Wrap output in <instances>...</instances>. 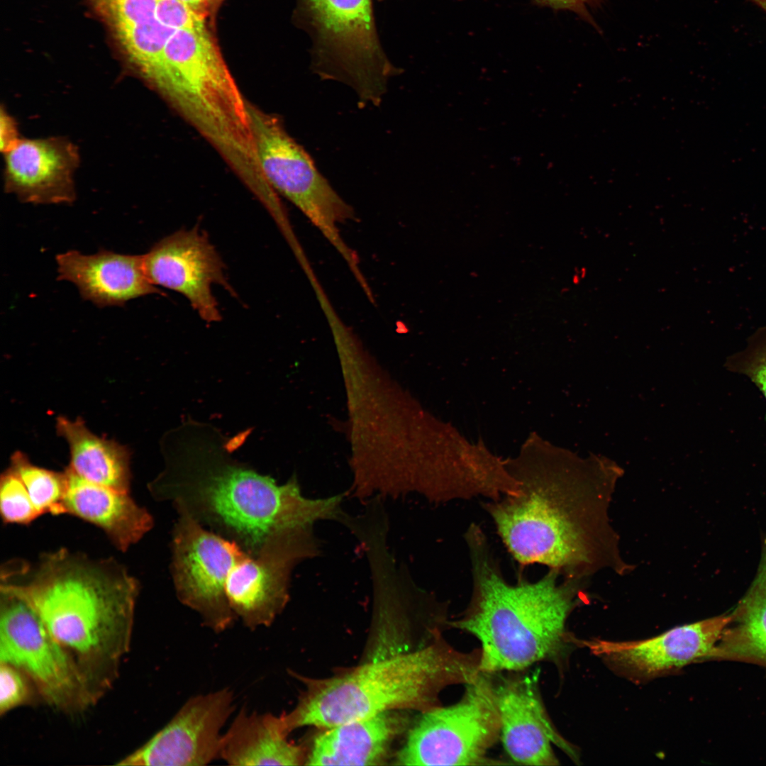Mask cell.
Here are the masks:
<instances>
[{"instance_id": "1", "label": "cell", "mask_w": 766, "mask_h": 766, "mask_svg": "<svg viewBox=\"0 0 766 766\" xmlns=\"http://www.w3.org/2000/svg\"><path fill=\"white\" fill-rule=\"evenodd\" d=\"M504 462L519 493L482 505L521 566L541 565L586 581L601 571L633 570L609 516L618 467L578 459L535 431Z\"/></svg>"}, {"instance_id": "2", "label": "cell", "mask_w": 766, "mask_h": 766, "mask_svg": "<svg viewBox=\"0 0 766 766\" xmlns=\"http://www.w3.org/2000/svg\"><path fill=\"white\" fill-rule=\"evenodd\" d=\"M245 434L233 438L211 424L182 420L160 440L165 465L148 485L151 495L250 555L287 531L340 521L343 494L308 498L296 477L278 484L234 458Z\"/></svg>"}, {"instance_id": "3", "label": "cell", "mask_w": 766, "mask_h": 766, "mask_svg": "<svg viewBox=\"0 0 766 766\" xmlns=\"http://www.w3.org/2000/svg\"><path fill=\"white\" fill-rule=\"evenodd\" d=\"M0 584L37 614L100 694L130 645L138 580L114 559L61 548L8 562Z\"/></svg>"}, {"instance_id": "4", "label": "cell", "mask_w": 766, "mask_h": 766, "mask_svg": "<svg viewBox=\"0 0 766 766\" xmlns=\"http://www.w3.org/2000/svg\"><path fill=\"white\" fill-rule=\"evenodd\" d=\"M464 539L471 594L465 609L451 616L450 629L478 640L482 672L523 671L547 662L562 675L572 653L580 648L567 622L584 601L587 581L565 578L548 569L535 580L510 582L479 525L472 523Z\"/></svg>"}, {"instance_id": "5", "label": "cell", "mask_w": 766, "mask_h": 766, "mask_svg": "<svg viewBox=\"0 0 766 766\" xmlns=\"http://www.w3.org/2000/svg\"><path fill=\"white\" fill-rule=\"evenodd\" d=\"M481 650H458L444 636L408 652L370 662L343 674L307 680L296 706L282 714L291 732L324 729L396 709L423 713L442 705L440 694L480 673Z\"/></svg>"}, {"instance_id": "6", "label": "cell", "mask_w": 766, "mask_h": 766, "mask_svg": "<svg viewBox=\"0 0 766 766\" xmlns=\"http://www.w3.org/2000/svg\"><path fill=\"white\" fill-rule=\"evenodd\" d=\"M156 89L245 179L260 174L248 102L206 27L172 33Z\"/></svg>"}, {"instance_id": "7", "label": "cell", "mask_w": 766, "mask_h": 766, "mask_svg": "<svg viewBox=\"0 0 766 766\" xmlns=\"http://www.w3.org/2000/svg\"><path fill=\"white\" fill-rule=\"evenodd\" d=\"M297 1L311 40L313 72L350 86L364 104H379L398 69L380 42L374 0Z\"/></svg>"}, {"instance_id": "8", "label": "cell", "mask_w": 766, "mask_h": 766, "mask_svg": "<svg viewBox=\"0 0 766 766\" xmlns=\"http://www.w3.org/2000/svg\"><path fill=\"white\" fill-rule=\"evenodd\" d=\"M255 150L262 172L274 189L294 204L323 233L354 274L358 258L338 226L355 217L353 208L316 169L308 152L287 132L282 120L248 102Z\"/></svg>"}, {"instance_id": "9", "label": "cell", "mask_w": 766, "mask_h": 766, "mask_svg": "<svg viewBox=\"0 0 766 766\" xmlns=\"http://www.w3.org/2000/svg\"><path fill=\"white\" fill-rule=\"evenodd\" d=\"M501 721L491 674L480 672L460 699L420 713L397 753L404 765L503 764L489 757L500 740Z\"/></svg>"}, {"instance_id": "10", "label": "cell", "mask_w": 766, "mask_h": 766, "mask_svg": "<svg viewBox=\"0 0 766 766\" xmlns=\"http://www.w3.org/2000/svg\"><path fill=\"white\" fill-rule=\"evenodd\" d=\"M0 662L23 672L48 704L81 709L98 696L74 657L23 600L1 592Z\"/></svg>"}, {"instance_id": "11", "label": "cell", "mask_w": 766, "mask_h": 766, "mask_svg": "<svg viewBox=\"0 0 766 766\" xmlns=\"http://www.w3.org/2000/svg\"><path fill=\"white\" fill-rule=\"evenodd\" d=\"M177 514L171 543V572L177 596L200 615L204 626L221 632L237 618L226 594L229 573L248 553L189 515Z\"/></svg>"}, {"instance_id": "12", "label": "cell", "mask_w": 766, "mask_h": 766, "mask_svg": "<svg viewBox=\"0 0 766 766\" xmlns=\"http://www.w3.org/2000/svg\"><path fill=\"white\" fill-rule=\"evenodd\" d=\"M320 552L313 526H307L272 538L255 555L247 554L231 569L226 585L235 616L251 629L271 625L289 601L293 570Z\"/></svg>"}, {"instance_id": "13", "label": "cell", "mask_w": 766, "mask_h": 766, "mask_svg": "<svg viewBox=\"0 0 766 766\" xmlns=\"http://www.w3.org/2000/svg\"><path fill=\"white\" fill-rule=\"evenodd\" d=\"M731 620V613L677 626L646 639L615 641L579 640L617 675L635 684L675 675L684 667L711 661L714 649Z\"/></svg>"}, {"instance_id": "14", "label": "cell", "mask_w": 766, "mask_h": 766, "mask_svg": "<svg viewBox=\"0 0 766 766\" xmlns=\"http://www.w3.org/2000/svg\"><path fill=\"white\" fill-rule=\"evenodd\" d=\"M491 674L501 721L500 740L515 763L530 766L559 765L553 746L575 764L580 753L553 723L545 708L539 671L526 670Z\"/></svg>"}, {"instance_id": "15", "label": "cell", "mask_w": 766, "mask_h": 766, "mask_svg": "<svg viewBox=\"0 0 766 766\" xmlns=\"http://www.w3.org/2000/svg\"><path fill=\"white\" fill-rule=\"evenodd\" d=\"M228 688L193 696L120 765L201 766L219 757L221 729L234 710Z\"/></svg>"}, {"instance_id": "16", "label": "cell", "mask_w": 766, "mask_h": 766, "mask_svg": "<svg viewBox=\"0 0 766 766\" xmlns=\"http://www.w3.org/2000/svg\"><path fill=\"white\" fill-rule=\"evenodd\" d=\"M143 260L152 284L185 296L204 321L221 320L212 287L218 284L231 294L234 292L219 255L197 227L161 239L143 255Z\"/></svg>"}, {"instance_id": "17", "label": "cell", "mask_w": 766, "mask_h": 766, "mask_svg": "<svg viewBox=\"0 0 766 766\" xmlns=\"http://www.w3.org/2000/svg\"><path fill=\"white\" fill-rule=\"evenodd\" d=\"M4 155V189L24 203L71 204L77 148L67 138H21Z\"/></svg>"}, {"instance_id": "18", "label": "cell", "mask_w": 766, "mask_h": 766, "mask_svg": "<svg viewBox=\"0 0 766 766\" xmlns=\"http://www.w3.org/2000/svg\"><path fill=\"white\" fill-rule=\"evenodd\" d=\"M58 280L74 284L81 296L100 308L160 292L146 275L143 255L100 250L93 255L69 250L56 256Z\"/></svg>"}, {"instance_id": "19", "label": "cell", "mask_w": 766, "mask_h": 766, "mask_svg": "<svg viewBox=\"0 0 766 766\" xmlns=\"http://www.w3.org/2000/svg\"><path fill=\"white\" fill-rule=\"evenodd\" d=\"M65 514L101 528L118 550L126 552L153 527L152 516L130 492L89 482L66 469Z\"/></svg>"}, {"instance_id": "20", "label": "cell", "mask_w": 766, "mask_h": 766, "mask_svg": "<svg viewBox=\"0 0 766 766\" xmlns=\"http://www.w3.org/2000/svg\"><path fill=\"white\" fill-rule=\"evenodd\" d=\"M282 716L242 709L222 736L219 758L231 765H299L304 749L287 740Z\"/></svg>"}, {"instance_id": "21", "label": "cell", "mask_w": 766, "mask_h": 766, "mask_svg": "<svg viewBox=\"0 0 766 766\" xmlns=\"http://www.w3.org/2000/svg\"><path fill=\"white\" fill-rule=\"evenodd\" d=\"M399 723L387 711L326 728L314 740L305 765H380L386 759Z\"/></svg>"}, {"instance_id": "22", "label": "cell", "mask_w": 766, "mask_h": 766, "mask_svg": "<svg viewBox=\"0 0 766 766\" xmlns=\"http://www.w3.org/2000/svg\"><path fill=\"white\" fill-rule=\"evenodd\" d=\"M133 69L153 63L171 34L155 16L157 0H91Z\"/></svg>"}, {"instance_id": "23", "label": "cell", "mask_w": 766, "mask_h": 766, "mask_svg": "<svg viewBox=\"0 0 766 766\" xmlns=\"http://www.w3.org/2000/svg\"><path fill=\"white\" fill-rule=\"evenodd\" d=\"M711 660L743 662L766 668V538L756 575L731 613Z\"/></svg>"}, {"instance_id": "24", "label": "cell", "mask_w": 766, "mask_h": 766, "mask_svg": "<svg viewBox=\"0 0 766 766\" xmlns=\"http://www.w3.org/2000/svg\"><path fill=\"white\" fill-rule=\"evenodd\" d=\"M58 435L69 445L68 467L79 477L96 484L130 492V454L127 448L111 440L101 438L80 418H57Z\"/></svg>"}, {"instance_id": "25", "label": "cell", "mask_w": 766, "mask_h": 766, "mask_svg": "<svg viewBox=\"0 0 766 766\" xmlns=\"http://www.w3.org/2000/svg\"><path fill=\"white\" fill-rule=\"evenodd\" d=\"M10 467L24 484L41 516L65 514V499L68 485L66 470L56 472L36 466L18 451L11 456Z\"/></svg>"}, {"instance_id": "26", "label": "cell", "mask_w": 766, "mask_h": 766, "mask_svg": "<svg viewBox=\"0 0 766 766\" xmlns=\"http://www.w3.org/2000/svg\"><path fill=\"white\" fill-rule=\"evenodd\" d=\"M723 367L748 378L766 399V326L749 336L743 350L728 356Z\"/></svg>"}, {"instance_id": "27", "label": "cell", "mask_w": 766, "mask_h": 766, "mask_svg": "<svg viewBox=\"0 0 766 766\" xmlns=\"http://www.w3.org/2000/svg\"><path fill=\"white\" fill-rule=\"evenodd\" d=\"M0 513L6 524L28 525L41 516L24 484L10 467L0 479Z\"/></svg>"}, {"instance_id": "28", "label": "cell", "mask_w": 766, "mask_h": 766, "mask_svg": "<svg viewBox=\"0 0 766 766\" xmlns=\"http://www.w3.org/2000/svg\"><path fill=\"white\" fill-rule=\"evenodd\" d=\"M34 687L29 678L17 667L0 662V714L30 702Z\"/></svg>"}, {"instance_id": "29", "label": "cell", "mask_w": 766, "mask_h": 766, "mask_svg": "<svg viewBox=\"0 0 766 766\" xmlns=\"http://www.w3.org/2000/svg\"><path fill=\"white\" fill-rule=\"evenodd\" d=\"M155 16L162 25L174 30L206 27L205 20L181 0H157Z\"/></svg>"}, {"instance_id": "30", "label": "cell", "mask_w": 766, "mask_h": 766, "mask_svg": "<svg viewBox=\"0 0 766 766\" xmlns=\"http://www.w3.org/2000/svg\"><path fill=\"white\" fill-rule=\"evenodd\" d=\"M606 0H531L532 3L540 7H547L554 11H566L574 13L579 18L590 25L599 33L601 29L594 20L591 10L596 9Z\"/></svg>"}, {"instance_id": "31", "label": "cell", "mask_w": 766, "mask_h": 766, "mask_svg": "<svg viewBox=\"0 0 766 766\" xmlns=\"http://www.w3.org/2000/svg\"><path fill=\"white\" fill-rule=\"evenodd\" d=\"M17 123L4 108L0 113V148L2 153L11 150L19 141Z\"/></svg>"}, {"instance_id": "32", "label": "cell", "mask_w": 766, "mask_h": 766, "mask_svg": "<svg viewBox=\"0 0 766 766\" xmlns=\"http://www.w3.org/2000/svg\"><path fill=\"white\" fill-rule=\"evenodd\" d=\"M200 18L206 20L211 11L207 0H181Z\"/></svg>"}, {"instance_id": "33", "label": "cell", "mask_w": 766, "mask_h": 766, "mask_svg": "<svg viewBox=\"0 0 766 766\" xmlns=\"http://www.w3.org/2000/svg\"><path fill=\"white\" fill-rule=\"evenodd\" d=\"M766 13V0H748Z\"/></svg>"}, {"instance_id": "34", "label": "cell", "mask_w": 766, "mask_h": 766, "mask_svg": "<svg viewBox=\"0 0 766 766\" xmlns=\"http://www.w3.org/2000/svg\"><path fill=\"white\" fill-rule=\"evenodd\" d=\"M211 9H214L223 0H207Z\"/></svg>"}]
</instances>
